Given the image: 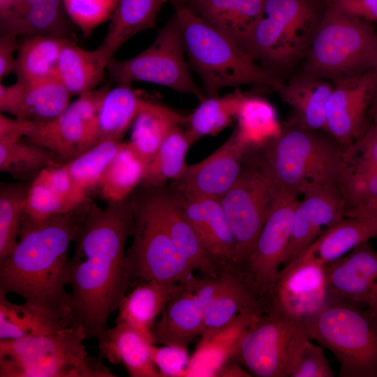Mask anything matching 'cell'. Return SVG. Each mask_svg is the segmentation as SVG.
Returning <instances> with one entry per match:
<instances>
[{"label":"cell","instance_id":"cell-58","mask_svg":"<svg viewBox=\"0 0 377 377\" xmlns=\"http://www.w3.org/2000/svg\"><path fill=\"white\" fill-rule=\"evenodd\" d=\"M3 1H4V0H0V2Z\"/></svg>","mask_w":377,"mask_h":377},{"label":"cell","instance_id":"cell-6","mask_svg":"<svg viewBox=\"0 0 377 377\" xmlns=\"http://www.w3.org/2000/svg\"><path fill=\"white\" fill-rule=\"evenodd\" d=\"M362 306L330 295L304 320L309 338L339 362L340 377H377V312Z\"/></svg>","mask_w":377,"mask_h":377},{"label":"cell","instance_id":"cell-57","mask_svg":"<svg viewBox=\"0 0 377 377\" xmlns=\"http://www.w3.org/2000/svg\"><path fill=\"white\" fill-rule=\"evenodd\" d=\"M372 124H376V125H377V120L375 121L374 122H372Z\"/></svg>","mask_w":377,"mask_h":377},{"label":"cell","instance_id":"cell-1","mask_svg":"<svg viewBox=\"0 0 377 377\" xmlns=\"http://www.w3.org/2000/svg\"><path fill=\"white\" fill-rule=\"evenodd\" d=\"M133 225L129 197L105 209L91 202L80 226L66 279L75 318L88 337L97 339L108 328L110 316L134 286L125 251Z\"/></svg>","mask_w":377,"mask_h":377},{"label":"cell","instance_id":"cell-2","mask_svg":"<svg viewBox=\"0 0 377 377\" xmlns=\"http://www.w3.org/2000/svg\"><path fill=\"white\" fill-rule=\"evenodd\" d=\"M91 202L89 198L72 212L21 225L17 245L0 261V294L15 293L34 306L74 316L65 289L68 251Z\"/></svg>","mask_w":377,"mask_h":377},{"label":"cell","instance_id":"cell-47","mask_svg":"<svg viewBox=\"0 0 377 377\" xmlns=\"http://www.w3.org/2000/svg\"><path fill=\"white\" fill-rule=\"evenodd\" d=\"M119 0H63L69 20L89 36L102 23L110 20Z\"/></svg>","mask_w":377,"mask_h":377},{"label":"cell","instance_id":"cell-9","mask_svg":"<svg viewBox=\"0 0 377 377\" xmlns=\"http://www.w3.org/2000/svg\"><path fill=\"white\" fill-rule=\"evenodd\" d=\"M130 198L134 225L126 260L134 286L148 281L187 283L195 278L158 215L147 189L140 186Z\"/></svg>","mask_w":377,"mask_h":377},{"label":"cell","instance_id":"cell-52","mask_svg":"<svg viewBox=\"0 0 377 377\" xmlns=\"http://www.w3.org/2000/svg\"><path fill=\"white\" fill-rule=\"evenodd\" d=\"M19 44L17 37L10 34H1L0 36V80L15 72L16 57Z\"/></svg>","mask_w":377,"mask_h":377},{"label":"cell","instance_id":"cell-43","mask_svg":"<svg viewBox=\"0 0 377 377\" xmlns=\"http://www.w3.org/2000/svg\"><path fill=\"white\" fill-rule=\"evenodd\" d=\"M122 141L98 143L73 159L64 163L76 188L84 195L98 187L102 175L117 154Z\"/></svg>","mask_w":377,"mask_h":377},{"label":"cell","instance_id":"cell-40","mask_svg":"<svg viewBox=\"0 0 377 377\" xmlns=\"http://www.w3.org/2000/svg\"><path fill=\"white\" fill-rule=\"evenodd\" d=\"M192 144L186 131L174 128L147 163L140 186H161L180 177L188 165L186 156Z\"/></svg>","mask_w":377,"mask_h":377},{"label":"cell","instance_id":"cell-16","mask_svg":"<svg viewBox=\"0 0 377 377\" xmlns=\"http://www.w3.org/2000/svg\"><path fill=\"white\" fill-rule=\"evenodd\" d=\"M253 147L235 128L222 145L202 161L188 165L171 185L184 195L219 199L239 179Z\"/></svg>","mask_w":377,"mask_h":377},{"label":"cell","instance_id":"cell-38","mask_svg":"<svg viewBox=\"0 0 377 377\" xmlns=\"http://www.w3.org/2000/svg\"><path fill=\"white\" fill-rule=\"evenodd\" d=\"M146 167L129 142H122L101 178L98 188L103 198L108 204L129 198L140 186Z\"/></svg>","mask_w":377,"mask_h":377},{"label":"cell","instance_id":"cell-39","mask_svg":"<svg viewBox=\"0 0 377 377\" xmlns=\"http://www.w3.org/2000/svg\"><path fill=\"white\" fill-rule=\"evenodd\" d=\"M246 94L237 89L223 96L206 97L188 116L186 132L192 143L207 135H216L236 119Z\"/></svg>","mask_w":377,"mask_h":377},{"label":"cell","instance_id":"cell-14","mask_svg":"<svg viewBox=\"0 0 377 377\" xmlns=\"http://www.w3.org/2000/svg\"><path fill=\"white\" fill-rule=\"evenodd\" d=\"M325 266L302 251L279 270L267 310L303 321L316 313L330 297Z\"/></svg>","mask_w":377,"mask_h":377},{"label":"cell","instance_id":"cell-34","mask_svg":"<svg viewBox=\"0 0 377 377\" xmlns=\"http://www.w3.org/2000/svg\"><path fill=\"white\" fill-rule=\"evenodd\" d=\"M107 64L96 50H86L66 39L59 57L57 79L72 96H79L98 88Z\"/></svg>","mask_w":377,"mask_h":377},{"label":"cell","instance_id":"cell-4","mask_svg":"<svg viewBox=\"0 0 377 377\" xmlns=\"http://www.w3.org/2000/svg\"><path fill=\"white\" fill-rule=\"evenodd\" d=\"M181 27L187 61L207 97L224 88L249 84L277 91L283 79L259 64L228 34L197 14L185 0H168Z\"/></svg>","mask_w":377,"mask_h":377},{"label":"cell","instance_id":"cell-29","mask_svg":"<svg viewBox=\"0 0 377 377\" xmlns=\"http://www.w3.org/2000/svg\"><path fill=\"white\" fill-rule=\"evenodd\" d=\"M168 0H119L108 32L96 50L108 62L136 34L156 26L158 13Z\"/></svg>","mask_w":377,"mask_h":377},{"label":"cell","instance_id":"cell-48","mask_svg":"<svg viewBox=\"0 0 377 377\" xmlns=\"http://www.w3.org/2000/svg\"><path fill=\"white\" fill-rule=\"evenodd\" d=\"M190 356L187 347L151 344V359L161 377H185Z\"/></svg>","mask_w":377,"mask_h":377},{"label":"cell","instance_id":"cell-20","mask_svg":"<svg viewBox=\"0 0 377 377\" xmlns=\"http://www.w3.org/2000/svg\"><path fill=\"white\" fill-rule=\"evenodd\" d=\"M145 188L173 244L192 270L207 277L218 276L221 270L202 246L185 214L183 195L172 185Z\"/></svg>","mask_w":377,"mask_h":377},{"label":"cell","instance_id":"cell-23","mask_svg":"<svg viewBox=\"0 0 377 377\" xmlns=\"http://www.w3.org/2000/svg\"><path fill=\"white\" fill-rule=\"evenodd\" d=\"M63 0H4L0 2L1 34L58 35L73 39Z\"/></svg>","mask_w":377,"mask_h":377},{"label":"cell","instance_id":"cell-45","mask_svg":"<svg viewBox=\"0 0 377 377\" xmlns=\"http://www.w3.org/2000/svg\"><path fill=\"white\" fill-rule=\"evenodd\" d=\"M236 119L237 131L255 147L262 145L276 135L281 128L272 105L252 94H246Z\"/></svg>","mask_w":377,"mask_h":377},{"label":"cell","instance_id":"cell-54","mask_svg":"<svg viewBox=\"0 0 377 377\" xmlns=\"http://www.w3.org/2000/svg\"><path fill=\"white\" fill-rule=\"evenodd\" d=\"M345 216L365 218L377 222V199L369 200L346 211Z\"/></svg>","mask_w":377,"mask_h":377},{"label":"cell","instance_id":"cell-37","mask_svg":"<svg viewBox=\"0 0 377 377\" xmlns=\"http://www.w3.org/2000/svg\"><path fill=\"white\" fill-rule=\"evenodd\" d=\"M66 39L71 38L54 34L24 36L17 51L14 72L17 80L57 78L59 57Z\"/></svg>","mask_w":377,"mask_h":377},{"label":"cell","instance_id":"cell-15","mask_svg":"<svg viewBox=\"0 0 377 377\" xmlns=\"http://www.w3.org/2000/svg\"><path fill=\"white\" fill-rule=\"evenodd\" d=\"M298 197L279 196L257 237L241 274L259 298L267 300L292 234Z\"/></svg>","mask_w":377,"mask_h":377},{"label":"cell","instance_id":"cell-5","mask_svg":"<svg viewBox=\"0 0 377 377\" xmlns=\"http://www.w3.org/2000/svg\"><path fill=\"white\" fill-rule=\"evenodd\" d=\"M88 337L75 323L43 334L0 339V377H115L98 357L90 355Z\"/></svg>","mask_w":377,"mask_h":377},{"label":"cell","instance_id":"cell-10","mask_svg":"<svg viewBox=\"0 0 377 377\" xmlns=\"http://www.w3.org/2000/svg\"><path fill=\"white\" fill-rule=\"evenodd\" d=\"M185 53L181 27L174 15L146 50L125 60L112 58L106 71L117 84L151 82L182 94H190L202 101L207 96L193 81Z\"/></svg>","mask_w":377,"mask_h":377},{"label":"cell","instance_id":"cell-51","mask_svg":"<svg viewBox=\"0 0 377 377\" xmlns=\"http://www.w3.org/2000/svg\"><path fill=\"white\" fill-rule=\"evenodd\" d=\"M326 6L369 22H377V0H325Z\"/></svg>","mask_w":377,"mask_h":377},{"label":"cell","instance_id":"cell-12","mask_svg":"<svg viewBox=\"0 0 377 377\" xmlns=\"http://www.w3.org/2000/svg\"><path fill=\"white\" fill-rule=\"evenodd\" d=\"M276 198L254 147L237 181L219 198L235 239V263L239 273Z\"/></svg>","mask_w":377,"mask_h":377},{"label":"cell","instance_id":"cell-26","mask_svg":"<svg viewBox=\"0 0 377 377\" xmlns=\"http://www.w3.org/2000/svg\"><path fill=\"white\" fill-rule=\"evenodd\" d=\"M99 357L122 364L132 377H161L150 357L152 340L124 323L108 327L98 339Z\"/></svg>","mask_w":377,"mask_h":377},{"label":"cell","instance_id":"cell-41","mask_svg":"<svg viewBox=\"0 0 377 377\" xmlns=\"http://www.w3.org/2000/svg\"><path fill=\"white\" fill-rule=\"evenodd\" d=\"M80 205L75 204L56 186L50 166L42 170L29 184L21 225L40 223L72 212Z\"/></svg>","mask_w":377,"mask_h":377},{"label":"cell","instance_id":"cell-31","mask_svg":"<svg viewBox=\"0 0 377 377\" xmlns=\"http://www.w3.org/2000/svg\"><path fill=\"white\" fill-rule=\"evenodd\" d=\"M188 116L160 103L145 100L131 127L130 145L147 163L176 127L186 124Z\"/></svg>","mask_w":377,"mask_h":377},{"label":"cell","instance_id":"cell-19","mask_svg":"<svg viewBox=\"0 0 377 377\" xmlns=\"http://www.w3.org/2000/svg\"><path fill=\"white\" fill-rule=\"evenodd\" d=\"M330 295L377 312V251L365 241L325 266Z\"/></svg>","mask_w":377,"mask_h":377},{"label":"cell","instance_id":"cell-55","mask_svg":"<svg viewBox=\"0 0 377 377\" xmlns=\"http://www.w3.org/2000/svg\"><path fill=\"white\" fill-rule=\"evenodd\" d=\"M221 377H249L251 374L234 359L229 361L219 374Z\"/></svg>","mask_w":377,"mask_h":377},{"label":"cell","instance_id":"cell-46","mask_svg":"<svg viewBox=\"0 0 377 377\" xmlns=\"http://www.w3.org/2000/svg\"><path fill=\"white\" fill-rule=\"evenodd\" d=\"M340 190L346 211L377 199V169L346 155V169Z\"/></svg>","mask_w":377,"mask_h":377},{"label":"cell","instance_id":"cell-3","mask_svg":"<svg viewBox=\"0 0 377 377\" xmlns=\"http://www.w3.org/2000/svg\"><path fill=\"white\" fill-rule=\"evenodd\" d=\"M256 151L276 198L298 197L314 184L341 188L346 151L325 130L289 122Z\"/></svg>","mask_w":377,"mask_h":377},{"label":"cell","instance_id":"cell-32","mask_svg":"<svg viewBox=\"0 0 377 377\" xmlns=\"http://www.w3.org/2000/svg\"><path fill=\"white\" fill-rule=\"evenodd\" d=\"M75 323L78 322L74 316L58 314L27 302L13 303L0 294V339L50 332Z\"/></svg>","mask_w":377,"mask_h":377},{"label":"cell","instance_id":"cell-13","mask_svg":"<svg viewBox=\"0 0 377 377\" xmlns=\"http://www.w3.org/2000/svg\"><path fill=\"white\" fill-rule=\"evenodd\" d=\"M110 87L105 85L78 96L57 117L30 123L24 139L43 147L66 163L97 144L96 118Z\"/></svg>","mask_w":377,"mask_h":377},{"label":"cell","instance_id":"cell-50","mask_svg":"<svg viewBox=\"0 0 377 377\" xmlns=\"http://www.w3.org/2000/svg\"><path fill=\"white\" fill-rule=\"evenodd\" d=\"M346 154L377 169V125L369 124L353 145L346 150Z\"/></svg>","mask_w":377,"mask_h":377},{"label":"cell","instance_id":"cell-49","mask_svg":"<svg viewBox=\"0 0 377 377\" xmlns=\"http://www.w3.org/2000/svg\"><path fill=\"white\" fill-rule=\"evenodd\" d=\"M323 347L315 345L308 339L293 367L290 377H333Z\"/></svg>","mask_w":377,"mask_h":377},{"label":"cell","instance_id":"cell-24","mask_svg":"<svg viewBox=\"0 0 377 377\" xmlns=\"http://www.w3.org/2000/svg\"><path fill=\"white\" fill-rule=\"evenodd\" d=\"M266 310L264 305L242 311L232 322L200 335L190 356L185 377H217L224 366L234 358L238 345L255 319Z\"/></svg>","mask_w":377,"mask_h":377},{"label":"cell","instance_id":"cell-42","mask_svg":"<svg viewBox=\"0 0 377 377\" xmlns=\"http://www.w3.org/2000/svg\"><path fill=\"white\" fill-rule=\"evenodd\" d=\"M64 163L53 151L24 138L0 142V170L15 179H33L44 168Z\"/></svg>","mask_w":377,"mask_h":377},{"label":"cell","instance_id":"cell-22","mask_svg":"<svg viewBox=\"0 0 377 377\" xmlns=\"http://www.w3.org/2000/svg\"><path fill=\"white\" fill-rule=\"evenodd\" d=\"M183 205L202 246L221 272H237L235 239L220 200L183 195Z\"/></svg>","mask_w":377,"mask_h":377},{"label":"cell","instance_id":"cell-30","mask_svg":"<svg viewBox=\"0 0 377 377\" xmlns=\"http://www.w3.org/2000/svg\"><path fill=\"white\" fill-rule=\"evenodd\" d=\"M265 1L185 0L197 14L228 34L243 47L262 15Z\"/></svg>","mask_w":377,"mask_h":377},{"label":"cell","instance_id":"cell-56","mask_svg":"<svg viewBox=\"0 0 377 377\" xmlns=\"http://www.w3.org/2000/svg\"><path fill=\"white\" fill-rule=\"evenodd\" d=\"M376 72V85L374 95L369 109V116L371 118L372 122L377 120V66L375 69Z\"/></svg>","mask_w":377,"mask_h":377},{"label":"cell","instance_id":"cell-33","mask_svg":"<svg viewBox=\"0 0 377 377\" xmlns=\"http://www.w3.org/2000/svg\"><path fill=\"white\" fill-rule=\"evenodd\" d=\"M376 237V221L345 216L326 228L304 251L327 265L346 255L360 244Z\"/></svg>","mask_w":377,"mask_h":377},{"label":"cell","instance_id":"cell-27","mask_svg":"<svg viewBox=\"0 0 377 377\" xmlns=\"http://www.w3.org/2000/svg\"><path fill=\"white\" fill-rule=\"evenodd\" d=\"M185 287L186 283L156 281L136 284L120 302L115 323L128 325L146 334L153 341L152 330L157 317Z\"/></svg>","mask_w":377,"mask_h":377},{"label":"cell","instance_id":"cell-25","mask_svg":"<svg viewBox=\"0 0 377 377\" xmlns=\"http://www.w3.org/2000/svg\"><path fill=\"white\" fill-rule=\"evenodd\" d=\"M196 279L186 283L184 290L161 313L152 330L154 344L187 347L201 335L207 310L195 292Z\"/></svg>","mask_w":377,"mask_h":377},{"label":"cell","instance_id":"cell-11","mask_svg":"<svg viewBox=\"0 0 377 377\" xmlns=\"http://www.w3.org/2000/svg\"><path fill=\"white\" fill-rule=\"evenodd\" d=\"M308 339L304 321L266 310L246 331L233 359L251 376L288 377Z\"/></svg>","mask_w":377,"mask_h":377},{"label":"cell","instance_id":"cell-17","mask_svg":"<svg viewBox=\"0 0 377 377\" xmlns=\"http://www.w3.org/2000/svg\"><path fill=\"white\" fill-rule=\"evenodd\" d=\"M326 106V131L346 150L369 126L376 85L375 69L333 82Z\"/></svg>","mask_w":377,"mask_h":377},{"label":"cell","instance_id":"cell-53","mask_svg":"<svg viewBox=\"0 0 377 377\" xmlns=\"http://www.w3.org/2000/svg\"><path fill=\"white\" fill-rule=\"evenodd\" d=\"M30 122L0 115V142H11L24 138Z\"/></svg>","mask_w":377,"mask_h":377},{"label":"cell","instance_id":"cell-44","mask_svg":"<svg viewBox=\"0 0 377 377\" xmlns=\"http://www.w3.org/2000/svg\"><path fill=\"white\" fill-rule=\"evenodd\" d=\"M30 184L1 183L0 186V261L6 258L18 242Z\"/></svg>","mask_w":377,"mask_h":377},{"label":"cell","instance_id":"cell-8","mask_svg":"<svg viewBox=\"0 0 377 377\" xmlns=\"http://www.w3.org/2000/svg\"><path fill=\"white\" fill-rule=\"evenodd\" d=\"M376 66L373 24L326 6L300 72L335 82Z\"/></svg>","mask_w":377,"mask_h":377},{"label":"cell","instance_id":"cell-21","mask_svg":"<svg viewBox=\"0 0 377 377\" xmlns=\"http://www.w3.org/2000/svg\"><path fill=\"white\" fill-rule=\"evenodd\" d=\"M72 95L57 78L17 80L0 85V110L15 118L40 123L54 119L69 105Z\"/></svg>","mask_w":377,"mask_h":377},{"label":"cell","instance_id":"cell-7","mask_svg":"<svg viewBox=\"0 0 377 377\" xmlns=\"http://www.w3.org/2000/svg\"><path fill=\"white\" fill-rule=\"evenodd\" d=\"M325 10L313 0H265L244 47L282 78L303 61Z\"/></svg>","mask_w":377,"mask_h":377},{"label":"cell","instance_id":"cell-35","mask_svg":"<svg viewBox=\"0 0 377 377\" xmlns=\"http://www.w3.org/2000/svg\"><path fill=\"white\" fill-rule=\"evenodd\" d=\"M144 101L130 82L117 83L110 88L97 114V144L106 140L122 141Z\"/></svg>","mask_w":377,"mask_h":377},{"label":"cell","instance_id":"cell-28","mask_svg":"<svg viewBox=\"0 0 377 377\" xmlns=\"http://www.w3.org/2000/svg\"><path fill=\"white\" fill-rule=\"evenodd\" d=\"M333 82L298 72L278 90L293 110L290 121L303 127L326 131V106Z\"/></svg>","mask_w":377,"mask_h":377},{"label":"cell","instance_id":"cell-36","mask_svg":"<svg viewBox=\"0 0 377 377\" xmlns=\"http://www.w3.org/2000/svg\"><path fill=\"white\" fill-rule=\"evenodd\" d=\"M221 274L222 283L207 311L201 335L228 325L249 308L267 306V302L258 297L241 273L224 271Z\"/></svg>","mask_w":377,"mask_h":377},{"label":"cell","instance_id":"cell-18","mask_svg":"<svg viewBox=\"0 0 377 377\" xmlns=\"http://www.w3.org/2000/svg\"><path fill=\"white\" fill-rule=\"evenodd\" d=\"M295 210L292 234L283 266L306 249L324 230L345 217L346 205L340 190L332 186L311 185Z\"/></svg>","mask_w":377,"mask_h":377}]
</instances>
